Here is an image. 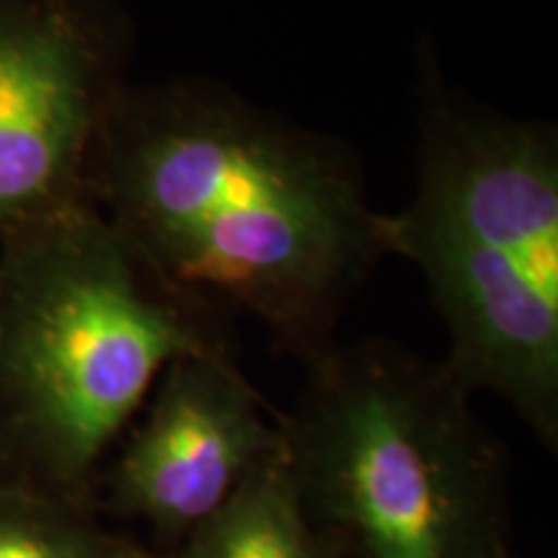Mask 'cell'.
Listing matches in <instances>:
<instances>
[{"label":"cell","instance_id":"10","mask_svg":"<svg viewBox=\"0 0 558 558\" xmlns=\"http://www.w3.org/2000/svg\"><path fill=\"white\" fill-rule=\"evenodd\" d=\"M507 558H512V556H507Z\"/></svg>","mask_w":558,"mask_h":558},{"label":"cell","instance_id":"2","mask_svg":"<svg viewBox=\"0 0 558 558\" xmlns=\"http://www.w3.org/2000/svg\"><path fill=\"white\" fill-rule=\"evenodd\" d=\"M235 354L233 320L163 282L96 205L0 239V481L96 509L163 369Z\"/></svg>","mask_w":558,"mask_h":558},{"label":"cell","instance_id":"9","mask_svg":"<svg viewBox=\"0 0 558 558\" xmlns=\"http://www.w3.org/2000/svg\"><path fill=\"white\" fill-rule=\"evenodd\" d=\"M114 558H169L166 554H158V550H150L145 546H140V543L124 538V543L117 550Z\"/></svg>","mask_w":558,"mask_h":558},{"label":"cell","instance_id":"4","mask_svg":"<svg viewBox=\"0 0 558 558\" xmlns=\"http://www.w3.org/2000/svg\"><path fill=\"white\" fill-rule=\"evenodd\" d=\"M282 414L329 558H507V456L445 362L388 339L305 362Z\"/></svg>","mask_w":558,"mask_h":558},{"label":"cell","instance_id":"6","mask_svg":"<svg viewBox=\"0 0 558 558\" xmlns=\"http://www.w3.org/2000/svg\"><path fill=\"white\" fill-rule=\"evenodd\" d=\"M282 448V414L243 375L235 354H190L163 369L111 452L96 512L145 522L173 550Z\"/></svg>","mask_w":558,"mask_h":558},{"label":"cell","instance_id":"5","mask_svg":"<svg viewBox=\"0 0 558 558\" xmlns=\"http://www.w3.org/2000/svg\"><path fill=\"white\" fill-rule=\"evenodd\" d=\"M120 0H0V239L90 202V166L130 86Z\"/></svg>","mask_w":558,"mask_h":558},{"label":"cell","instance_id":"8","mask_svg":"<svg viewBox=\"0 0 558 558\" xmlns=\"http://www.w3.org/2000/svg\"><path fill=\"white\" fill-rule=\"evenodd\" d=\"M122 543L94 507L0 481V558H114Z\"/></svg>","mask_w":558,"mask_h":558},{"label":"cell","instance_id":"3","mask_svg":"<svg viewBox=\"0 0 558 558\" xmlns=\"http://www.w3.org/2000/svg\"><path fill=\"white\" fill-rule=\"evenodd\" d=\"M416 186L386 213L388 256L422 271L471 393L488 390L558 445V128L465 96L422 41Z\"/></svg>","mask_w":558,"mask_h":558},{"label":"cell","instance_id":"1","mask_svg":"<svg viewBox=\"0 0 558 558\" xmlns=\"http://www.w3.org/2000/svg\"><path fill=\"white\" fill-rule=\"evenodd\" d=\"M88 190L163 282L233 324L259 320L300 365L337 344L388 259L357 153L205 75L130 83Z\"/></svg>","mask_w":558,"mask_h":558},{"label":"cell","instance_id":"7","mask_svg":"<svg viewBox=\"0 0 558 558\" xmlns=\"http://www.w3.org/2000/svg\"><path fill=\"white\" fill-rule=\"evenodd\" d=\"M169 558H329L318 541L284 448L248 473L213 518L192 530Z\"/></svg>","mask_w":558,"mask_h":558}]
</instances>
